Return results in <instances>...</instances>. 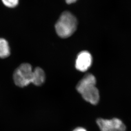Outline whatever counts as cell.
<instances>
[{
  "mask_svg": "<svg viewBox=\"0 0 131 131\" xmlns=\"http://www.w3.org/2000/svg\"><path fill=\"white\" fill-rule=\"evenodd\" d=\"M77 1V0H66V1L67 4H71Z\"/></svg>",
  "mask_w": 131,
  "mask_h": 131,
  "instance_id": "cell-11",
  "label": "cell"
},
{
  "mask_svg": "<svg viewBox=\"0 0 131 131\" xmlns=\"http://www.w3.org/2000/svg\"><path fill=\"white\" fill-rule=\"evenodd\" d=\"M80 94L86 102L93 105H96L99 102L100 99L99 91L95 86L87 88Z\"/></svg>",
  "mask_w": 131,
  "mask_h": 131,
  "instance_id": "cell-5",
  "label": "cell"
},
{
  "mask_svg": "<svg viewBox=\"0 0 131 131\" xmlns=\"http://www.w3.org/2000/svg\"><path fill=\"white\" fill-rule=\"evenodd\" d=\"M97 124L101 131H126L125 124L121 120L117 118L107 120L99 118Z\"/></svg>",
  "mask_w": 131,
  "mask_h": 131,
  "instance_id": "cell-3",
  "label": "cell"
},
{
  "mask_svg": "<svg viewBox=\"0 0 131 131\" xmlns=\"http://www.w3.org/2000/svg\"><path fill=\"white\" fill-rule=\"evenodd\" d=\"M93 58L91 55L87 51H82L79 53L75 60V67L81 72H85L92 65Z\"/></svg>",
  "mask_w": 131,
  "mask_h": 131,
  "instance_id": "cell-4",
  "label": "cell"
},
{
  "mask_svg": "<svg viewBox=\"0 0 131 131\" xmlns=\"http://www.w3.org/2000/svg\"><path fill=\"white\" fill-rule=\"evenodd\" d=\"M96 80L93 74L88 73L83 77L77 85V90L79 93H82L87 88L95 86Z\"/></svg>",
  "mask_w": 131,
  "mask_h": 131,
  "instance_id": "cell-6",
  "label": "cell"
},
{
  "mask_svg": "<svg viewBox=\"0 0 131 131\" xmlns=\"http://www.w3.org/2000/svg\"><path fill=\"white\" fill-rule=\"evenodd\" d=\"M33 72L31 66L24 63L17 68L13 74L15 84L20 88H24L32 83Z\"/></svg>",
  "mask_w": 131,
  "mask_h": 131,
  "instance_id": "cell-2",
  "label": "cell"
},
{
  "mask_svg": "<svg viewBox=\"0 0 131 131\" xmlns=\"http://www.w3.org/2000/svg\"><path fill=\"white\" fill-rule=\"evenodd\" d=\"M10 53V47L7 41L4 39L0 38V58L8 57Z\"/></svg>",
  "mask_w": 131,
  "mask_h": 131,
  "instance_id": "cell-8",
  "label": "cell"
},
{
  "mask_svg": "<svg viewBox=\"0 0 131 131\" xmlns=\"http://www.w3.org/2000/svg\"><path fill=\"white\" fill-rule=\"evenodd\" d=\"M73 131H87L86 129L82 127H78L75 128Z\"/></svg>",
  "mask_w": 131,
  "mask_h": 131,
  "instance_id": "cell-10",
  "label": "cell"
},
{
  "mask_svg": "<svg viewBox=\"0 0 131 131\" xmlns=\"http://www.w3.org/2000/svg\"><path fill=\"white\" fill-rule=\"evenodd\" d=\"M2 1L5 6L9 8L15 7L19 3V0H2Z\"/></svg>",
  "mask_w": 131,
  "mask_h": 131,
  "instance_id": "cell-9",
  "label": "cell"
},
{
  "mask_svg": "<svg viewBox=\"0 0 131 131\" xmlns=\"http://www.w3.org/2000/svg\"><path fill=\"white\" fill-rule=\"evenodd\" d=\"M46 80V75L43 70L39 67L35 68L33 72L32 83L37 86H40Z\"/></svg>",
  "mask_w": 131,
  "mask_h": 131,
  "instance_id": "cell-7",
  "label": "cell"
},
{
  "mask_svg": "<svg viewBox=\"0 0 131 131\" xmlns=\"http://www.w3.org/2000/svg\"><path fill=\"white\" fill-rule=\"evenodd\" d=\"M78 22L75 16L69 12L62 13L55 24V30L59 37L66 38L71 36L77 30Z\"/></svg>",
  "mask_w": 131,
  "mask_h": 131,
  "instance_id": "cell-1",
  "label": "cell"
}]
</instances>
